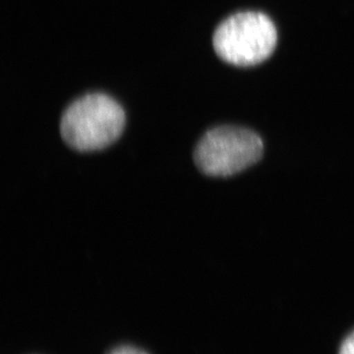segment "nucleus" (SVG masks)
Instances as JSON below:
<instances>
[{
  "label": "nucleus",
  "instance_id": "obj_5",
  "mask_svg": "<svg viewBox=\"0 0 354 354\" xmlns=\"http://www.w3.org/2000/svg\"><path fill=\"white\" fill-rule=\"evenodd\" d=\"M339 354H354V332L342 342Z\"/></svg>",
  "mask_w": 354,
  "mask_h": 354
},
{
  "label": "nucleus",
  "instance_id": "obj_3",
  "mask_svg": "<svg viewBox=\"0 0 354 354\" xmlns=\"http://www.w3.org/2000/svg\"><path fill=\"white\" fill-rule=\"evenodd\" d=\"M264 143L247 128L218 127L205 133L195 148V165L205 176H234L259 162Z\"/></svg>",
  "mask_w": 354,
  "mask_h": 354
},
{
  "label": "nucleus",
  "instance_id": "obj_2",
  "mask_svg": "<svg viewBox=\"0 0 354 354\" xmlns=\"http://www.w3.org/2000/svg\"><path fill=\"white\" fill-rule=\"evenodd\" d=\"M278 41L276 26L269 16L257 11L235 13L223 20L213 36L216 55L223 62L246 67L271 57Z\"/></svg>",
  "mask_w": 354,
  "mask_h": 354
},
{
  "label": "nucleus",
  "instance_id": "obj_1",
  "mask_svg": "<svg viewBox=\"0 0 354 354\" xmlns=\"http://www.w3.org/2000/svg\"><path fill=\"white\" fill-rule=\"evenodd\" d=\"M124 109L106 94L79 97L65 109L60 135L67 146L78 152L101 151L113 144L124 130Z\"/></svg>",
  "mask_w": 354,
  "mask_h": 354
},
{
  "label": "nucleus",
  "instance_id": "obj_4",
  "mask_svg": "<svg viewBox=\"0 0 354 354\" xmlns=\"http://www.w3.org/2000/svg\"><path fill=\"white\" fill-rule=\"evenodd\" d=\"M108 354H149L146 351L132 346H120L111 349Z\"/></svg>",
  "mask_w": 354,
  "mask_h": 354
}]
</instances>
